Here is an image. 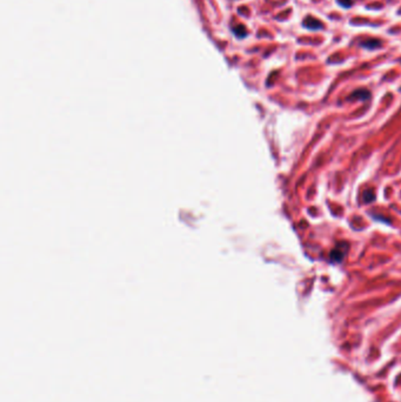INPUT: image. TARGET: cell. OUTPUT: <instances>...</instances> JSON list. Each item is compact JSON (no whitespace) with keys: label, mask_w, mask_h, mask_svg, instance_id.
<instances>
[{"label":"cell","mask_w":401,"mask_h":402,"mask_svg":"<svg viewBox=\"0 0 401 402\" xmlns=\"http://www.w3.org/2000/svg\"><path fill=\"white\" fill-rule=\"evenodd\" d=\"M304 26L308 30H321L323 28V24H321L320 20L312 18V17L306 18L305 22H304Z\"/></svg>","instance_id":"1"},{"label":"cell","mask_w":401,"mask_h":402,"mask_svg":"<svg viewBox=\"0 0 401 402\" xmlns=\"http://www.w3.org/2000/svg\"><path fill=\"white\" fill-rule=\"evenodd\" d=\"M342 247H344V245H342ZM342 247H336L332 251V253H330V259H332L333 262H340L342 260V258H344V249Z\"/></svg>","instance_id":"2"},{"label":"cell","mask_w":401,"mask_h":402,"mask_svg":"<svg viewBox=\"0 0 401 402\" xmlns=\"http://www.w3.org/2000/svg\"><path fill=\"white\" fill-rule=\"evenodd\" d=\"M361 46L362 47H366V48H377L380 46V42L377 39H368V40H365V42L361 43Z\"/></svg>","instance_id":"3"},{"label":"cell","mask_w":401,"mask_h":402,"mask_svg":"<svg viewBox=\"0 0 401 402\" xmlns=\"http://www.w3.org/2000/svg\"><path fill=\"white\" fill-rule=\"evenodd\" d=\"M359 95V99H367L370 96V93L366 90H359L356 92H354L352 95V98H355V96Z\"/></svg>","instance_id":"4"},{"label":"cell","mask_w":401,"mask_h":402,"mask_svg":"<svg viewBox=\"0 0 401 402\" xmlns=\"http://www.w3.org/2000/svg\"><path fill=\"white\" fill-rule=\"evenodd\" d=\"M338 2L344 7H350L352 5V0H338Z\"/></svg>","instance_id":"5"}]
</instances>
